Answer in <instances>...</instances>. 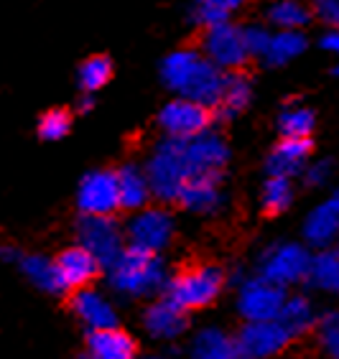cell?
I'll list each match as a JSON object with an SVG mask.
<instances>
[{
	"label": "cell",
	"instance_id": "cell-1",
	"mask_svg": "<svg viewBox=\"0 0 339 359\" xmlns=\"http://www.w3.org/2000/svg\"><path fill=\"white\" fill-rule=\"evenodd\" d=\"M161 82L179 97L215 107L220 102L225 72L209 62L201 48H176L161 62Z\"/></svg>",
	"mask_w": 339,
	"mask_h": 359
},
{
	"label": "cell",
	"instance_id": "cell-2",
	"mask_svg": "<svg viewBox=\"0 0 339 359\" xmlns=\"http://www.w3.org/2000/svg\"><path fill=\"white\" fill-rule=\"evenodd\" d=\"M110 285L125 298H148L166 290L168 273L164 257L145 250L125 248L123 255L110 265Z\"/></svg>",
	"mask_w": 339,
	"mask_h": 359
},
{
	"label": "cell",
	"instance_id": "cell-3",
	"mask_svg": "<svg viewBox=\"0 0 339 359\" xmlns=\"http://www.w3.org/2000/svg\"><path fill=\"white\" fill-rule=\"evenodd\" d=\"M145 173H148L156 199L164 201V204L179 201L184 187L194 179L189 161L184 156V138L164 135L159 143L153 145L151 156L145 161Z\"/></svg>",
	"mask_w": 339,
	"mask_h": 359
},
{
	"label": "cell",
	"instance_id": "cell-4",
	"mask_svg": "<svg viewBox=\"0 0 339 359\" xmlns=\"http://www.w3.org/2000/svg\"><path fill=\"white\" fill-rule=\"evenodd\" d=\"M222 290H225V273L217 265H192L168 280L164 296L176 301L181 309L194 311L212 306L222 296Z\"/></svg>",
	"mask_w": 339,
	"mask_h": 359
},
{
	"label": "cell",
	"instance_id": "cell-5",
	"mask_svg": "<svg viewBox=\"0 0 339 359\" xmlns=\"http://www.w3.org/2000/svg\"><path fill=\"white\" fill-rule=\"evenodd\" d=\"M309 268H312V252L309 245L301 242H273L258 257V273L284 288L304 283L309 278Z\"/></svg>",
	"mask_w": 339,
	"mask_h": 359
},
{
	"label": "cell",
	"instance_id": "cell-6",
	"mask_svg": "<svg viewBox=\"0 0 339 359\" xmlns=\"http://www.w3.org/2000/svg\"><path fill=\"white\" fill-rule=\"evenodd\" d=\"M173 235H176V222L164 207L138 209L125 227L128 248L156 252V255H161L171 245Z\"/></svg>",
	"mask_w": 339,
	"mask_h": 359
},
{
	"label": "cell",
	"instance_id": "cell-7",
	"mask_svg": "<svg viewBox=\"0 0 339 359\" xmlns=\"http://www.w3.org/2000/svg\"><path fill=\"white\" fill-rule=\"evenodd\" d=\"M77 237L79 245L87 248L92 255L102 263V268H110L115 260L125 252V232L112 217L82 215L77 222Z\"/></svg>",
	"mask_w": 339,
	"mask_h": 359
},
{
	"label": "cell",
	"instance_id": "cell-8",
	"mask_svg": "<svg viewBox=\"0 0 339 359\" xmlns=\"http://www.w3.org/2000/svg\"><path fill=\"white\" fill-rule=\"evenodd\" d=\"M286 293L284 285L273 283L260 273L245 278L237 290V311L245 321H268V318H278L281 309H284Z\"/></svg>",
	"mask_w": 339,
	"mask_h": 359
},
{
	"label": "cell",
	"instance_id": "cell-9",
	"mask_svg": "<svg viewBox=\"0 0 339 359\" xmlns=\"http://www.w3.org/2000/svg\"><path fill=\"white\" fill-rule=\"evenodd\" d=\"M201 51L222 72H237L250 62L242 26H235V23L230 21L204 28V34H201Z\"/></svg>",
	"mask_w": 339,
	"mask_h": 359
},
{
	"label": "cell",
	"instance_id": "cell-10",
	"mask_svg": "<svg viewBox=\"0 0 339 359\" xmlns=\"http://www.w3.org/2000/svg\"><path fill=\"white\" fill-rule=\"evenodd\" d=\"M77 209L82 215H100V217H112L120 204V184H118V171H107V168H97L90 171L79 181L77 187Z\"/></svg>",
	"mask_w": 339,
	"mask_h": 359
},
{
	"label": "cell",
	"instance_id": "cell-11",
	"mask_svg": "<svg viewBox=\"0 0 339 359\" xmlns=\"http://www.w3.org/2000/svg\"><path fill=\"white\" fill-rule=\"evenodd\" d=\"M209 123H212V107L179 95L159 112V128L171 138H194L209 130Z\"/></svg>",
	"mask_w": 339,
	"mask_h": 359
},
{
	"label": "cell",
	"instance_id": "cell-12",
	"mask_svg": "<svg viewBox=\"0 0 339 359\" xmlns=\"http://www.w3.org/2000/svg\"><path fill=\"white\" fill-rule=\"evenodd\" d=\"M237 346L245 359H273L291 344V334L278 318L268 321H245L237 334Z\"/></svg>",
	"mask_w": 339,
	"mask_h": 359
},
{
	"label": "cell",
	"instance_id": "cell-13",
	"mask_svg": "<svg viewBox=\"0 0 339 359\" xmlns=\"http://www.w3.org/2000/svg\"><path fill=\"white\" fill-rule=\"evenodd\" d=\"M184 156L189 161L192 176H222L230 163V145L220 133L204 130L194 138H184Z\"/></svg>",
	"mask_w": 339,
	"mask_h": 359
},
{
	"label": "cell",
	"instance_id": "cell-14",
	"mask_svg": "<svg viewBox=\"0 0 339 359\" xmlns=\"http://www.w3.org/2000/svg\"><path fill=\"white\" fill-rule=\"evenodd\" d=\"M304 242L314 250L332 248L339 240V194L332 191V196L314 207L304 219Z\"/></svg>",
	"mask_w": 339,
	"mask_h": 359
},
{
	"label": "cell",
	"instance_id": "cell-15",
	"mask_svg": "<svg viewBox=\"0 0 339 359\" xmlns=\"http://www.w3.org/2000/svg\"><path fill=\"white\" fill-rule=\"evenodd\" d=\"M189 318L187 309H181L176 301H171L168 296L153 301L143 313V329L151 334L153 339H161V341H171V339H179L181 334L187 332Z\"/></svg>",
	"mask_w": 339,
	"mask_h": 359
},
{
	"label": "cell",
	"instance_id": "cell-16",
	"mask_svg": "<svg viewBox=\"0 0 339 359\" xmlns=\"http://www.w3.org/2000/svg\"><path fill=\"white\" fill-rule=\"evenodd\" d=\"M312 161V138H281L265 158L268 176L296 179Z\"/></svg>",
	"mask_w": 339,
	"mask_h": 359
},
{
	"label": "cell",
	"instance_id": "cell-17",
	"mask_svg": "<svg viewBox=\"0 0 339 359\" xmlns=\"http://www.w3.org/2000/svg\"><path fill=\"white\" fill-rule=\"evenodd\" d=\"M222 176H199V179H192L184 187L179 196V204L192 215L201 217H212L217 212H222L225 207V191H222L220 184Z\"/></svg>",
	"mask_w": 339,
	"mask_h": 359
},
{
	"label": "cell",
	"instance_id": "cell-18",
	"mask_svg": "<svg viewBox=\"0 0 339 359\" xmlns=\"http://www.w3.org/2000/svg\"><path fill=\"white\" fill-rule=\"evenodd\" d=\"M56 265H59V273H62L64 288L67 290L87 288L100 276V268H102V263L82 245L64 250L62 255L56 257Z\"/></svg>",
	"mask_w": 339,
	"mask_h": 359
},
{
	"label": "cell",
	"instance_id": "cell-19",
	"mask_svg": "<svg viewBox=\"0 0 339 359\" xmlns=\"http://www.w3.org/2000/svg\"><path fill=\"white\" fill-rule=\"evenodd\" d=\"M72 311L82 321L87 329H107V326H118V311L107 298L95 288H79L72 296Z\"/></svg>",
	"mask_w": 339,
	"mask_h": 359
},
{
	"label": "cell",
	"instance_id": "cell-20",
	"mask_svg": "<svg viewBox=\"0 0 339 359\" xmlns=\"http://www.w3.org/2000/svg\"><path fill=\"white\" fill-rule=\"evenodd\" d=\"M250 102H253V79L242 69L225 72L220 102L212 107V115L220 120H232L248 110Z\"/></svg>",
	"mask_w": 339,
	"mask_h": 359
},
{
	"label": "cell",
	"instance_id": "cell-21",
	"mask_svg": "<svg viewBox=\"0 0 339 359\" xmlns=\"http://www.w3.org/2000/svg\"><path fill=\"white\" fill-rule=\"evenodd\" d=\"M135 339L118 326L92 329L87 337V354L95 359H135Z\"/></svg>",
	"mask_w": 339,
	"mask_h": 359
},
{
	"label": "cell",
	"instance_id": "cell-22",
	"mask_svg": "<svg viewBox=\"0 0 339 359\" xmlns=\"http://www.w3.org/2000/svg\"><path fill=\"white\" fill-rule=\"evenodd\" d=\"M189 357L192 359H245L237 346V339L230 337L225 329L207 326L197 332V337L189 344Z\"/></svg>",
	"mask_w": 339,
	"mask_h": 359
},
{
	"label": "cell",
	"instance_id": "cell-23",
	"mask_svg": "<svg viewBox=\"0 0 339 359\" xmlns=\"http://www.w3.org/2000/svg\"><path fill=\"white\" fill-rule=\"evenodd\" d=\"M118 184H120V204H123V209L138 212V209L148 207L153 189H151V181H148V173H145V166L128 163V166L118 168Z\"/></svg>",
	"mask_w": 339,
	"mask_h": 359
},
{
	"label": "cell",
	"instance_id": "cell-24",
	"mask_svg": "<svg viewBox=\"0 0 339 359\" xmlns=\"http://www.w3.org/2000/svg\"><path fill=\"white\" fill-rule=\"evenodd\" d=\"M21 273L36 285L39 290L44 293H51V296H59L64 293V280H62V273H59V265L56 260L46 255H23L21 257Z\"/></svg>",
	"mask_w": 339,
	"mask_h": 359
},
{
	"label": "cell",
	"instance_id": "cell-25",
	"mask_svg": "<svg viewBox=\"0 0 339 359\" xmlns=\"http://www.w3.org/2000/svg\"><path fill=\"white\" fill-rule=\"evenodd\" d=\"M276 125L281 138H312L314 128H317V115L309 104L291 100V102L281 104Z\"/></svg>",
	"mask_w": 339,
	"mask_h": 359
},
{
	"label": "cell",
	"instance_id": "cell-26",
	"mask_svg": "<svg viewBox=\"0 0 339 359\" xmlns=\"http://www.w3.org/2000/svg\"><path fill=\"white\" fill-rule=\"evenodd\" d=\"M278 321L284 324V329L291 337H304V334L314 332L319 324L317 309L306 296H288L286 298L284 309L278 313Z\"/></svg>",
	"mask_w": 339,
	"mask_h": 359
},
{
	"label": "cell",
	"instance_id": "cell-27",
	"mask_svg": "<svg viewBox=\"0 0 339 359\" xmlns=\"http://www.w3.org/2000/svg\"><path fill=\"white\" fill-rule=\"evenodd\" d=\"M306 46H309V41H306L304 31H276L270 36L268 51L263 54L260 62L265 67H286V64H291L293 59L304 54Z\"/></svg>",
	"mask_w": 339,
	"mask_h": 359
},
{
	"label": "cell",
	"instance_id": "cell-28",
	"mask_svg": "<svg viewBox=\"0 0 339 359\" xmlns=\"http://www.w3.org/2000/svg\"><path fill=\"white\" fill-rule=\"evenodd\" d=\"M306 283L321 293H337L339 296V250L324 248L314 252Z\"/></svg>",
	"mask_w": 339,
	"mask_h": 359
},
{
	"label": "cell",
	"instance_id": "cell-29",
	"mask_svg": "<svg viewBox=\"0 0 339 359\" xmlns=\"http://www.w3.org/2000/svg\"><path fill=\"white\" fill-rule=\"evenodd\" d=\"M312 15V6L301 0H273L265 11V18L276 31H304Z\"/></svg>",
	"mask_w": 339,
	"mask_h": 359
},
{
	"label": "cell",
	"instance_id": "cell-30",
	"mask_svg": "<svg viewBox=\"0 0 339 359\" xmlns=\"http://www.w3.org/2000/svg\"><path fill=\"white\" fill-rule=\"evenodd\" d=\"M250 0H194L192 21L199 28L215 26V23L230 21V15L242 11Z\"/></svg>",
	"mask_w": 339,
	"mask_h": 359
},
{
	"label": "cell",
	"instance_id": "cell-31",
	"mask_svg": "<svg viewBox=\"0 0 339 359\" xmlns=\"http://www.w3.org/2000/svg\"><path fill=\"white\" fill-rule=\"evenodd\" d=\"M291 204H293V179H288V176H268V181L260 189V207H263L265 215H284Z\"/></svg>",
	"mask_w": 339,
	"mask_h": 359
},
{
	"label": "cell",
	"instance_id": "cell-32",
	"mask_svg": "<svg viewBox=\"0 0 339 359\" xmlns=\"http://www.w3.org/2000/svg\"><path fill=\"white\" fill-rule=\"evenodd\" d=\"M112 76V64L107 56H90V59H84L79 64V69H77V79H79V87L84 92H97L102 90L105 84L110 82Z\"/></svg>",
	"mask_w": 339,
	"mask_h": 359
},
{
	"label": "cell",
	"instance_id": "cell-33",
	"mask_svg": "<svg viewBox=\"0 0 339 359\" xmlns=\"http://www.w3.org/2000/svg\"><path fill=\"white\" fill-rule=\"evenodd\" d=\"M314 332H317L319 349L324 352V357L339 359V311H326L324 316H319Z\"/></svg>",
	"mask_w": 339,
	"mask_h": 359
},
{
	"label": "cell",
	"instance_id": "cell-34",
	"mask_svg": "<svg viewBox=\"0 0 339 359\" xmlns=\"http://www.w3.org/2000/svg\"><path fill=\"white\" fill-rule=\"evenodd\" d=\"M72 128V118L64 110H48L41 120H39V135L44 140H62L67 138V133Z\"/></svg>",
	"mask_w": 339,
	"mask_h": 359
},
{
	"label": "cell",
	"instance_id": "cell-35",
	"mask_svg": "<svg viewBox=\"0 0 339 359\" xmlns=\"http://www.w3.org/2000/svg\"><path fill=\"white\" fill-rule=\"evenodd\" d=\"M242 36H245V46H248L250 59H263L273 31L268 26H263V23H245L242 26Z\"/></svg>",
	"mask_w": 339,
	"mask_h": 359
},
{
	"label": "cell",
	"instance_id": "cell-36",
	"mask_svg": "<svg viewBox=\"0 0 339 359\" xmlns=\"http://www.w3.org/2000/svg\"><path fill=\"white\" fill-rule=\"evenodd\" d=\"M301 179L309 189H321L334 179V161L332 158H317L309 161V166L304 168Z\"/></svg>",
	"mask_w": 339,
	"mask_h": 359
},
{
	"label": "cell",
	"instance_id": "cell-37",
	"mask_svg": "<svg viewBox=\"0 0 339 359\" xmlns=\"http://www.w3.org/2000/svg\"><path fill=\"white\" fill-rule=\"evenodd\" d=\"M312 13L326 28H339V0H312Z\"/></svg>",
	"mask_w": 339,
	"mask_h": 359
},
{
	"label": "cell",
	"instance_id": "cell-38",
	"mask_svg": "<svg viewBox=\"0 0 339 359\" xmlns=\"http://www.w3.org/2000/svg\"><path fill=\"white\" fill-rule=\"evenodd\" d=\"M321 48L324 51H329V54H334L339 59V28H329L324 36H321Z\"/></svg>",
	"mask_w": 339,
	"mask_h": 359
},
{
	"label": "cell",
	"instance_id": "cell-39",
	"mask_svg": "<svg viewBox=\"0 0 339 359\" xmlns=\"http://www.w3.org/2000/svg\"><path fill=\"white\" fill-rule=\"evenodd\" d=\"M0 257L8 260V263H21V252L13 245H0Z\"/></svg>",
	"mask_w": 339,
	"mask_h": 359
},
{
	"label": "cell",
	"instance_id": "cell-40",
	"mask_svg": "<svg viewBox=\"0 0 339 359\" xmlns=\"http://www.w3.org/2000/svg\"><path fill=\"white\" fill-rule=\"evenodd\" d=\"M92 107V97H84L82 102H79V110H90Z\"/></svg>",
	"mask_w": 339,
	"mask_h": 359
},
{
	"label": "cell",
	"instance_id": "cell-41",
	"mask_svg": "<svg viewBox=\"0 0 339 359\" xmlns=\"http://www.w3.org/2000/svg\"><path fill=\"white\" fill-rule=\"evenodd\" d=\"M332 74H334V76H339V62H337V64H334V69H332Z\"/></svg>",
	"mask_w": 339,
	"mask_h": 359
},
{
	"label": "cell",
	"instance_id": "cell-42",
	"mask_svg": "<svg viewBox=\"0 0 339 359\" xmlns=\"http://www.w3.org/2000/svg\"><path fill=\"white\" fill-rule=\"evenodd\" d=\"M82 359H95V357H90V354H84V357Z\"/></svg>",
	"mask_w": 339,
	"mask_h": 359
},
{
	"label": "cell",
	"instance_id": "cell-43",
	"mask_svg": "<svg viewBox=\"0 0 339 359\" xmlns=\"http://www.w3.org/2000/svg\"><path fill=\"white\" fill-rule=\"evenodd\" d=\"M148 359H164V357H148Z\"/></svg>",
	"mask_w": 339,
	"mask_h": 359
},
{
	"label": "cell",
	"instance_id": "cell-44",
	"mask_svg": "<svg viewBox=\"0 0 339 359\" xmlns=\"http://www.w3.org/2000/svg\"><path fill=\"white\" fill-rule=\"evenodd\" d=\"M337 250H339V240H337Z\"/></svg>",
	"mask_w": 339,
	"mask_h": 359
}]
</instances>
